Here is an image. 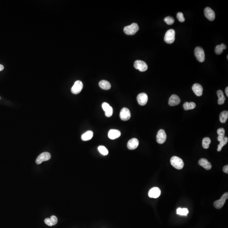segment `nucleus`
<instances>
[{"instance_id":"f257e3e1","label":"nucleus","mask_w":228,"mask_h":228,"mask_svg":"<svg viewBox=\"0 0 228 228\" xmlns=\"http://www.w3.org/2000/svg\"><path fill=\"white\" fill-rule=\"evenodd\" d=\"M170 163L171 165L176 169H181L184 167V164L183 160L176 156L171 158Z\"/></svg>"},{"instance_id":"f03ea898","label":"nucleus","mask_w":228,"mask_h":228,"mask_svg":"<svg viewBox=\"0 0 228 228\" xmlns=\"http://www.w3.org/2000/svg\"><path fill=\"white\" fill-rule=\"evenodd\" d=\"M139 27L137 24L133 23L131 25L125 27L124 28V31L127 35H134L139 31Z\"/></svg>"},{"instance_id":"7ed1b4c3","label":"nucleus","mask_w":228,"mask_h":228,"mask_svg":"<svg viewBox=\"0 0 228 228\" xmlns=\"http://www.w3.org/2000/svg\"><path fill=\"white\" fill-rule=\"evenodd\" d=\"M175 31L173 29L168 30L164 36V41L168 44H172L175 40Z\"/></svg>"},{"instance_id":"20e7f679","label":"nucleus","mask_w":228,"mask_h":228,"mask_svg":"<svg viewBox=\"0 0 228 228\" xmlns=\"http://www.w3.org/2000/svg\"><path fill=\"white\" fill-rule=\"evenodd\" d=\"M194 53L196 58L199 62L202 63L205 60V52L201 47H198L195 48Z\"/></svg>"},{"instance_id":"39448f33","label":"nucleus","mask_w":228,"mask_h":228,"mask_svg":"<svg viewBox=\"0 0 228 228\" xmlns=\"http://www.w3.org/2000/svg\"><path fill=\"white\" fill-rule=\"evenodd\" d=\"M228 198V193L226 192L224 193L220 199L217 200L214 202V206L217 209L221 208L225 204L227 199Z\"/></svg>"},{"instance_id":"423d86ee","label":"nucleus","mask_w":228,"mask_h":228,"mask_svg":"<svg viewBox=\"0 0 228 228\" xmlns=\"http://www.w3.org/2000/svg\"><path fill=\"white\" fill-rule=\"evenodd\" d=\"M51 154L49 152H44L38 156L35 162L37 164H40L44 161L49 160L51 158Z\"/></svg>"},{"instance_id":"0eeeda50","label":"nucleus","mask_w":228,"mask_h":228,"mask_svg":"<svg viewBox=\"0 0 228 228\" xmlns=\"http://www.w3.org/2000/svg\"><path fill=\"white\" fill-rule=\"evenodd\" d=\"M83 87L82 82L81 81L78 80L75 82L74 85L73 86L71 91L72 94H78L80 93Z\"/></svg>"},{"instance_id":"6e6552de","label":"nucleus","mask_w":228,"mask_h":228,"mask_svg":"<svg viewBox=\"0 0 228 228\" xmlns=\"http://www.w3.org/2000/svg\"><path fill=\"white\" fill-rule=\"evenodd\" d=\"M134 67L141 72H145L148 69V66L146 63L140 60H137L134 62Z\"/></svg>"},{"instance_id":"1a4fd4ad","label":"nucleus","mask_w":228,"mask_h":228,"mask_svg":"<svg viewBox=\"0 0 228 228\" xmlns=\"http://www.w3.org/2000/svg\"><path fill=\"white\" fill-rule=\"evenodd\" d=\"M166 140V134L164 130L160 129L159 130L156 136L157 142L160 144H162L165 142Z\"/></svg>"},{"instance_id":"9d476101","label":"nucleus","mask_w":228,"mask_h":228,"mask_svg":"<svg viewBox=\"0 0 228 228\" xmlns=\"http://www.w3.org/2000/svg\"><path fill=\"white\" fill-rule=\"evenodd\" d=\"M120 119L123 121H127L130 119L131 117V112L129 109L124 107L121 110L120 114Z\"/></svg>"},{"instance_id":"9b49d317","label":"nucleus","mask_w":228,"mask_h":228,"mask_svg":"<svg viewBox=\"0 0 228 228\" xmlns=\"http://www.w3.org/2000/svg\"><path fill=\"white\" fill-rule=\"evenodd\" d=\"M204 14L205 17L210 21H213L215 19V13L211 8H206L204 10Z\"/></svg>"},{"instance_id":"f8f14e48","label":"nucleus","mask_w":228,"mask_h":228,"mask_svg":"<svg viewBox=\"0 0 228 228\" xmlns=\"http://www.w3.org/2000/svg\"><path fill=\"white\" fill-rule=\"evenodd\" d=\"M137 100L140 105H146L148 101V95L145 93H141L137 96Z\"/></svg>"},{"instance_id":"ddd939ff","label":"nucleus","mask_w":228,"mask_h":228,"mask_svg":"<svg viewBox=\"0 0 228 228\" xmlns=\"http://www.w3.org/2000/svg\"><path fill=\"white\" fill-rule=\"evenodd\" d=\"M102 107L105 112L107 117H110L113 114V109L107 103L104 102L102 104Z\"/></svg>"},{"instance_id":"4468645a","label":"nucleus","mask_w":228,"mask_h":228,"mask_svg":"<svg viewBox=\"0 0 228 228\" xmlns=\"http://www.w3.org/2000/svg\"><path fill=\"white\" fill-rule=\"evenodd\" d=\"M161 191L158 187H154L150 190L148 193L150 197L152 198H157L160 196Z\"/></svg>"},{"instance_id":"2eb2a0df","label":"nucleus","mask_w":228,"mask_h":228,"mask_svg":"<svg viewBox=\"0 0 228 228\" xmlns=\"http://www.w3.org/2000/svg\"><path fill=\"white\" fill-rule=\"evenodd\" d=\"M192 90L194 94L198 96H202L203 94V88L200 84L195 83L192 86Z\"/></svg>"},{"instance_id":"dca6fc26","label":"nucleus","mask_w":228,"mask_h":228,"mask_svg":"<svg viewBox=\"0 0 228 228\" xmlns=\"http://www.w3.org/2000/svg\"><path fill=\"white\" fill-rule=\"evenodd\" d=\"M181 102V99L176 95L171 96L168 100V104L170 106H175L178 105Z\"/></svg>"},{"instance_id":"f3484780","label":"nucleus","mask_w":228,"mask_h":228,"mask_svg":"<svg viewBox=\"0 0 228 228\" xmlns=\"http://www.w3.org/2000/svg\"><path fill=\"white\" fill-rule=\"evenodd\" d=\"M139 142L136 138H133L128 141L127 144L128 148L129 150L135 149L139 146Z\"/></svg>"},{"instance_id":"a211bd4d","label":"nucleus","mask_w":228,"mask_h":228,"mask_svg":"<svg viewBox=\"0 0 228 228\" xmlns=\"http://www.w3.org/2000/svg\"><path fill=\"white\" fill-rule=\"evenodd\" d=\"M121 135L120 131L116 129H111L108 133V137L111 140H115L119 138Z\"/></svg>"},{"instance_id":"6ab92c4d","label":"nucleus","mask_w":228,"mask_h":228,"mask_svg":"<svg viewBox=\"0 0 228 228\" xmlns=\"http://www.w3.org/2000/svg\"><path fill=\"white\" fill-rule=\"evenodd\" d=\"M199 164L206 170H210L212 168L211 163L208 162L207 159L204 158L200 159L199 161Z\"/></svg>"},{"instance_id":"aec40b11","label":"nucleus","mask_w":228,"mask_h":228,"mask_svg":"<svg viewBox=\"0 0 228 228\" xmlns=\"http://www.w3.org/2000/svg\"><path fill=\"white\" fill-rule=\"evenodd\" d=\"M44 223L48 226L52 227L58 223V219L55 215H52L50 218H47L44 220Z\"/></svg>"},{"instance_id":"412c9836","label":"nucleus","mask_w":228,"mask_h":228,"mask_svg":"<svg viewBox=\"0 0 228 228\" xmlns=\"http://www.w3.org/2000/svg\"><path fill=\"white\" fill-rule=\"evenodd\" d=\"M99 86L101 88L105 90H108L111 88L110 83L105 80L101 81L99 83Z\"/></svg>"},{"instance_id":"4be33fe9","label":"nucleus","mask_w":228,"mask_h":228,"mask_svg":"<svg viewBox=\"0 0 228 228\" xmlns=\"http://www.w3.org/2000/svg\"><path fill=\"white\" fill-rule=\"evenodd\" d=\"M217 94L218 98H219L218 104L219 105L223 104L226 99V97L223 94V92L221 90H219L217 91Z\"/></svg>"},{"instance_id":"5701e85b","label":"nucleus","mask_w":228,"mask_h":228,"mask_svg":"<svg viewBox=\"0 0 228 228\" xmlns=\"http://www.w3.org/2000/svg\"><path fill=\"white\" fill-rule=\"evenodd\" d=\"M93 134L94 133L92 131H88L82 135L81 136L82 140L84 141L90 140L93 137Z\"/></svg>"},{"instance_id":"b1692460","label":"nucleus","mask_w":228,"mask_h":228,"mask_svg":"<svg viewBox=\"0 0 228 228\" xmlns=\"http://www.w3.org/2000/svg\"><path fill=\"white\" fill-rule=\"evenodd\" d=\"M220 121L221 123H225L227 120L228 118V112L224 111L222 112L220 114Z\"/></svg>"},{"instance_id":"393cba45","label":"nucleus","mask_w":228,"mask_h":228,"mask_svg":"<svg viewBox=\"0 0 228 228\" xmlns=\"http://www.w3.org/2000/svg\"><path fill=\"white\" fill-rule=\"evenodd\" d=\"M183 106L185 110H189L194 109L196 107V104L193 102H186L183 104Z\"/></svg>"},{"instance_id":"a878e982","label":"nucleus","mask_w":228,"mask_h":228,"mask_svg":"<svg viewBox=\"0 0 228 228\" xmlns=\"http://www.w3.org/2000/svg\"><path fill=\"white\" fill-rule=\"evenodd\" d=\"M227 48V46L226 45L223 44H222L221 45H217L215 47V51L216 54L218 55H220L223 52V49H226Z\"/></svg>"},{"instance_id":"bb28decb","label":"nucleus","mask_w":228,"mask_h":228,"mask_svg":"<svg viewBox=\"0 0 228 228\" xmlns=\"http://www.w3.org/2000/svg\"><path fill=\"white\" fill-rule=\"evenodd\" d=\"M228 141V138L227 136H224V138H223L221 141H220V144H219L218 146V149H217V151L218 152H220L221 150L223 147L226 145Z\"/></svg>"},{"instance_id":"cd10ccee","label":"nucleus","mask_w":228,"mask_h":228,"mask_svg":"<svg viewBox=\"0 0 228 228\" xmlns=\"http://www.w3.org/2000/svg\"><path fill=\"white\" fill-rule=\"evenodd\" d=\"M217 133H218L219 136L218 137V140L219 142L221 141L225 136V131L224 128H221L218 129L217 130Z\"/></svg>"},{"instance_id":"c85d7f7f","label":"nucleus","mask_w":228,"mask_h":228,"mask_svg":"<svg viewBox=\"0 0 228 228\" xmlns=\"http://www.w3.org/2000/svg\"><path fill=\"white\" fill-rule=\"evenodd\" d=\"M202 147L204 148L208 149L210 144L211 143V140L209 137H205L202 140Z\"/></svg>"},{"instance_id":"c756f323","label":"nucleus","mask_w":228,"mask_h":228,"mask_svg":"<svg viewBox=\"0 0 228 228\" xmlns=\"http://www.w3.org/2000/svg\"><path fill=\"white\" fill-rule=\"evenodd\" d=\"M189 211L187 208H178L177 210V214L179 215L186 216L189 213Z\"/></svg>"},{"instance_id":"7c9ffc66","label":"nucleus","mask_w":228,"mask_h":228,"mask_svg":"<svg viewBox=\"0 0 228 228\" xmlns=\"http://www.w3.org/2000/svg\"><path fill=\"white\" fill-rule=\"evenodd\" d=\"M99 152L104 156H106L109 153V151L104 146H99L98 148Z\"/></svg>"},{"instance_id":"2f4dec72","label":"nucleus","mask_w":228,"mask_h":228,"mask_svg":"<svg viewBox=\"0 0 228 228\" xmlns=\"http://www.w3.org/2000/svg\"><path fill=\"white\" fill-rule=\"evenodd\" d=\"M165 22L168 25H172L174 23L175 19L171 17L168 16L165 18L164 19Z\"/></svg>"},{"instance_id":"473e14b6","label":"nucleus","mask_w":228,"mask_h":228,"mask_svg":"<svg viewBox=\"0 0 228 228\" xmlns=\"http://www.w3.org/2000/svg\"><path fill=\"white\" fill-rule=\"evenodd\" d=\"M177 17L178 20L180 22H181V23L184 22L185 20V19L184 16H183V14L182 12H178L177 13Z\"/></svg>"},{"instance_id":"72a5a7b5","label":"nucleus","mask_w":228,"mask_h":228,"mask_svg":"<svg viewBox=\"0 0 228 228\" xmlns=\"http://www.w3.org/2000/svg\"><path fill=\"white\" fill-rule=\"evenodd\" d=\"M223 172H224V173L226 174H228V165H226L225 166L223 167Z\"/></svg>"},{"instance_id":"f704fd0d","label":"nucleus","mask_w":228,"mask_h":228,"mask_svg":"<svg viewBox=\"0 0 228 228\" xmlns=\"http://www.w3.org/2000/svg\"><path fill=\"white\" fill-rule=\"evenodd\" d=\"M4 69V66L0 64V71L3 70Z\"/></svg>"},{"instance_id":"c9c22d12","label":"nucleus","mask_w":228,"mask_h":228,"mask_svg":"<svg viewBox=\"0 0 228 228\" xmlns=\"http://www.w3.org/2000/svg\"><path fill=\"white\" fill-rule=\"evenodd\" d=\"M228 87H227V88H226V89H225V93H226V95H227V96H228Z\"/></svg>"},{"instance_id":"e433bc0d","label":"nucleus","mask_w":228,"mask_h":228,"mask_svg":"<svg viewBox=\"0 0 228 228\" xmlns=\"http://www.w3.org/2000/svg\"></svg>"}]
</instances>
